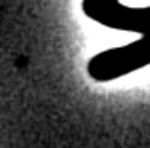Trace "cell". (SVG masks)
<instances>
[{
	"label": "cell",
	"instance_id": "2",
	"mask_svg": "<svg viewBox=\"0 0 150 148\" xmlns=\"http://www.w3.org/2000/svg\"><path fill=\"white\" fill-rule=\"evenodd\" d=\"M82 11L106 29L150 36V6L133 8L120 0H82Z\"/></svg>",
	"mask_w": 150,
	"mask_h": 148
},
{
	"label": "cell",
	"instance_id": "1",
	"mask_svg": "<svg viewBox=\"0 0 150 148\" xmlns=\"http://www.w3.org/2000/svg\"><path fill=\"white\" fill-rule=\"evenodd\" d=\"M150 65V36H141L125 46L110 48L88 61V74L95 82H110Z\"/></svg>",
	"mask_w": 150,
	"mask_h": 148
}]
</instances>
